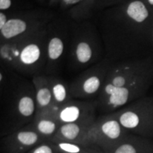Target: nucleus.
<instances>
[{"mask_svg": "<svg viewBox=\"0 0 153 153\" xmlns=\"http://www.w3.org/2000/svg\"><path fill=\"white\" fill-rule=\"evenodd\" d=\"M104 153H153V139L129 133Z\"/></svg>", "mask_w": 153, "mask_h": 153, "instance_id": "9b49d317", "label": "nucleus"}, {"mask_svg": "<svg viewBox=\"0 0 153 153\" xmlns=\"http://www.w3.org/2000/svg\"><path fill=\"white\" fill-rule=\"evenodd\" d=\"M59 0H51V1H50V3H51V4H54L57 2Z\"/></svg>", "mask_w": 153, "mask_h": 153, "instance_id": "a878e982", "label": "nucleus"}, {"mask_svg": "<svg viewBox=\"0 0 153 153\" xmlns=\"http://www.w3.org/2000/svg\"><path fill=\"white\" fill-rule=\"evenodd\" d=\"M32 83L35 89L37 113L48 109L53 105V99L47 75L40 74L33 76Z\"/></svg>", "mask_w": 153, "mask_h": 153, "instance_id": "f8f14e48", "label": "nucleus"}, {"mask_svg": "<svg viewBox=\"0 0 153 153\" xmlns=\"http://www.w3.org/2000/svg\"><path fill=\"white\" fill-rule=\"evenodd\" d=\"M37 113L33 83L16 82L9 93L3 118L1 136L23 128L32 123Z\"/></svg>", "mask_w": 153, "mask_h": 153, "instance_id": "f03ea898", "label": "nucleus"}, {"mask_svg": "<svg viewBox=\"0 0 153 153\" xmlns=\"http://www.w3.org/2000/svg\"><path fill=\"white\" fill-rule=\"evenodd\" d=\"M128 18L143 26H150L151 24L150 9L143 0H132L122 9Z\"/></svg>", "mask_w": 153, "mask_h": 153, "instance_id": "4468645a", "label": "nucleus"}, {"mask_svg": "<svg viewBox=\"0 0 153 153\" xmlns=\"http://www.w3.org/2000/svg\"><path fill=\"white\" fill-rule=\"evenodd\" d=\"M118 1H120V0H106L105 4H113V3H116Z\"/></svg>", "mask_w": 153, "mask_h": 153, "instance_id": "b1692460", "label": "nucleus"}, {"mask_svg": "<svg viewBox=\"0 0 153 153\" xmlns=\"http://www.w3.org/2000/svg\"><path fill=\"white\" fill-rule=\"evenodd\" d=\"M44 141L48 140L29 124L23 128L2 136L1 143L4 153H27Z\"/></svg>", "mask_w": 153, "mask_h": 153, "instance_id": "9d476101", "label": "nucleus"}, {"mask_svg": "<svg viewBox=\"0 0 153 153\" xmlns=\"http://www.w3.org/2000/svg\"><path fill=\"white\" fill-rule=\"evenodd\" d=\"M112 63L111 60L105 57L82 72L69 85L72 99L79 100L97 99Z\"/></svg>", "mask_w": 153, "mask_h": 153, "instance_id": "423d86ee", "label": "nucleus"}, {"mask_svg": "<svg viewBox=\"0 0 153 153\" xmlns=\"http://www.w3.org/2000/svg\"><path fill=\"white\" fill-rule=\"evenodd\" d=\"M130 133L111 114L101 115L88 128L79 144L99 149L113 148Z\"/></svg>", "mask_w": 153, "mask_h": 153, "instance_id": "39448f33", "label": "nucleus"}, {"mask_svg": "<svg viewBox=\"0 0 153 153\" xmlns=\"http://www.w3.org/2000/svg\"><path fill=\"white\" fill-rule=\"evenodd\" d=\"M147 5L153 7V0H147Z\"/></svg>", "mask_w": 153, "mask_h": 153, "instance_id": "393cba45", "label": "nucleus"}, {"mask_svg": "<svg viewBox=\"0 0 153 153\" xmlns=\"http://www.w3.org/2000/svg\"><path fill=\"white\" fill-rule=\"evenodd\" d=\"M48 26L24 38L1 43L0 57L4 64L20 74L40 75L47 62Z\"/></svg>", "mask_w": 153, "mask_h": 153, "instance_id": "f257e3e1", "label": "nucleus"}, {"mask_svg": "<svg viewBox=\"0 0 153 153\" xmlns=\"http://www.w3.org/2000/svg\"><path fill=\"white\" fill-rule=\"evenodd\" d=\"M68 43L69 35L65 27L52 21L48 26L47 62L44 70L48 75H53L59 70L66 54Z\"/></svg>", "mask_w": 153, "mask_h": 153, "instance_id": "1a4fd4ad", "label": "nucleus"}, {"mask_svg": "<svg viewBox=\"0 0 153 153\" xmlns=\"http://www.w3.org/2000/svg\"><path fill=\"white\" fill-rule=\"evenodd\" d=\"M102 45L99 33L90 23L76 25L70 35L68 66L71 70H79L100 62L104 51Z\"/></svg>", "mask_w": 153, "mask_h": 153, "instance_id": "7ed1b4c3", "label": "nucleus"}, {"mask_svg": "<svg viewBox=\"0 0 153 153\" xmlns=\"http://www.w3.org/2000/svg\"><path fill=\"white\" fill-rule=\"evenodd\" d=\"M92 123H70L61 124L52 142H68L79 143L88 128Z\"/></svg>", "mask_w": 153, "mask_h": 153, "instance_id": "ddd939ff", "label": "nucleus"}, {"mask_svg": "<svg viewBox=\"0 0 153 153\" xmlns=\"http://www.w3.org/2000/svg\"><path fill=\"white\" fill-rule=\"evenodd\" d=\"M111 114L130 133L153 139V97L134 101Z\"/></svg>", "mask_w": 153, "mask_h": 153, "instance_id": "20e7f679", "label": "nucleus"}, {"mask_svg": "<svg viewBox=\"0 0 153 153\" xmlns=\"http://www.w3.org/2000/svg\"><path fill=\"white\" fill-rule=\"evenodd\" d=\"M81 153H104L99 149H97L96 148H91L90 150H89L88 151H86V152H81Z\"/></svg>", "mask_w": 153, "mask_h": 153, "instance_id": "5701e85b", "label": "nucleus"}, {"mask_svg": "<svg viewBox=\"0 0 153 153\" xmlns=\"http://www.w3.org/2000/svg\"><path fill=\"white\" fill-rule=\"evenodd\" d=\"M47 77L52 92L54 106H62L72 100L70 87L66 82L54 75H47Z\"/></svg>", "mask_w": 153, "mask_h": 153, "instance_id": "dca6fc26", "label": "nucleus"}, {"mask_svg": "<svg viewBox=\"0 0 153 153\" xmlns=\"http://www.w3.org/2000/svg\"><path fill=\"white\" fill-rule=\"evenodd\" d=\"M30 125L44 139L49 141L55 136L61 123L52 116L45 114H36Z\"/></svg>", "mask_w": 153, "mask_h": 153, "instance_id": "2eb2a0df", "label": "nucleus"}, {"mask_svg": "<svg viewBox=\"0 0 153 153\" xmlns=\"http://www.w3.org/2000/svg\"><path fill=\"white\" fill-rule=\"evenodd\" d=\"M84 0H60L61 7L64 9L71 7V9L81 4Z\"/></svg>", "mask_w": 153, "mask_h": 153, "instance_id": "aec40b11", "label": "nucleus"}, {"mask_svg": "<svg viewBox=\"0 0 153 153\" xmlns=\"http://www.w3.org/2000/svg\"><path fill=\"white\" fill-rule=\"evenodd\" d=\"M97 101L73 99L62 106L53 105L48 109L37 114H45L55 118L61 124L93 123L97 118Z\"/></svg>", "mask_w": 153, "mask_h": 153, "instance_id": "0eeeda50", "label": "nucleus"}, {"mask_svg": "<svg viewBox=\"0 0 153 153\" xmlns=\"http://www.w3.org/2000/svg\"><path fill=\"white\" fill-rule=\"evenodd\" d=\"M27 153H59L56 145L51 141H44L32 148Z\"/></svg>", "mask_w": 153, "mask_h": 153, "instance_id": "6ab92c4d", "label": "nucleus"}, {"mask_svg": "<svg viewBox=\"0 0 153 153\" xmlns=\"http://www.w3.org/2000/svg\"><path fill=\"white\" fill-rule=\"evenodd\" d=\"M52 22L48 15H16L9 17L0 30L1 43L12 41L31 35L46 27Z\"/></svg>", "mask_w": 153, "mask_h": 153, "instance_id": "6e6552de", "label": "nucleus"}, {"mask_svg": "<svg viewBox=\"0 0 153 153\" xmlns=\"http://www.w3.org/2000/svg\"><path fill=\"white\" fill-rule=\"evenodd\" d=\"M97 1V0H84L79 5L71 9L70 12V16L77 22L85 21V19L91 16Z\"/></svg>", "mask_w": 153, "mask_h": 153, "instance_id": "f3484780", "label": "nucleus"}, {"mask_svg": "<svg viewBox=\"0 0 153 153\" xmlns=\"http://www.w3.org/2000/svg\"><path fill=\"white\" fill-rule=\"evenodd\" d=\"M52 142V141H51ZM56 145L59 153H81L90 150L94 147L87 146L76 143L53 142Z\"/></svg>", "mask_w": 153, "mask_h": 153, "instance_id": "a211bd4d", "label": "nucleus"}, {"mask_svg": "<svg viewBox=\"0 0 153 153\" xmlns=\"http://www.w3.org/2000/svg\"><path fill=\"white\" fill-rule=\"evenodd\" d=\"M9 19V17L7 16L5 13L2 12V11L0 12V30L5 26L6 24L8 22Z\"/></svg>", "mask_w": 153, "mask_h": 153, "instance_id": "4be33fe9", "label": "nucleus"}, {"mask_svg": "<svg viewBox=\"0 0 153 153\" xmlns=\"http://www.w3.org/2000/svg\"><path fill=\"white\" fill-rule=\"evenodd\" d=\"M11 6V0H0V10L1 11L9 9Z\"/></svg>", "mask_w": 153, "mask_h": 153, "instance_id": "412c9836", "label": "nucleus"}]
</instances>
